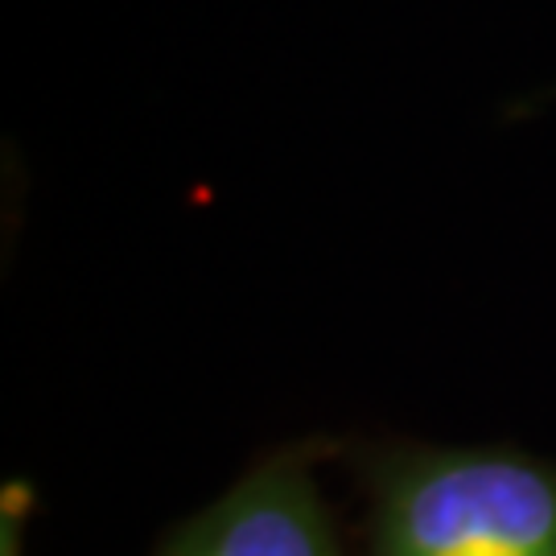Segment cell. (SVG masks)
I'll list each match as a JSON object with an SVG mask.
<instances>
[{
	"instance_id": "cell-1",
	"label": "cell",
	"mask_w": 556,
	"mask_h": 556,
	"mask_svg": "<svg viewBox=\"0 0 556 556\" xmlns=\"http://www.w3.org/2000/svg\"><path fill=\"white\" fill-rule=\"evenodd\" d=\"M371 556H556V470L486 450L417 457L388 482Z\"/></svg>"
},
{
	"instance_id": "cell-2",
	"label": "cell",
	"mask_w": 556,
	"mask_h": 556,
	"mask_svg": "<svg viewBox=\"0 0 556 556\" xmlns=\"http://www.w3.org/2000/svg\"><path fill=\"white\" fill-rule=\"evenodd\" d=\"M169 556H330V532L314 482L273 466L206 511Z\"/></svg>"
}]
</instances>
